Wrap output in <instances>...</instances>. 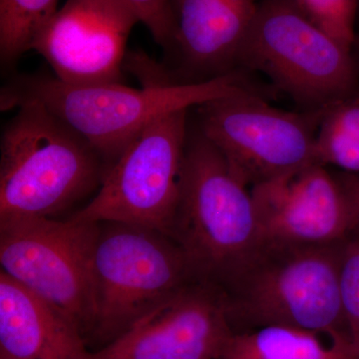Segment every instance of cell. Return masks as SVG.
Returning <instances> with one entry per match:
<instances>
[{
    "label": "cell",
    "instance_id": "1",
    "mask_svg": "<svg viewBox=\"0 0 359 359\" xmlns=\"http://www.w3.org/2000/svg\"><path fill=\"white\" fill-rule=\"evenodd\" d=\"M254 88L236 70L200 82L173 77L131 88L123 83L76 85L34 73L13 77L0 92V109L36 103L62 120L112 166L142 130L161 116Z\"/></svg>",
    "mask_w": 359,
    "mask_h": 359
},
{
    "label": "cell",
    "instance_id": "2",
    "mask_svg": "<svg viewBox=\"0 0 359 359\" xmlns=\"http://www.w3.org/2000/svg\"><path fill=\"white\" fill-rule=\"evenodd\" d=\"M344 243L261 242L221 290L233 332L282 325L351 344L340 292Z\"/></svg>",
    "mask_w": 359,
    "mask_h": 359
},
{
    "label": "cell",
    "instance_id": "3",
    "mask_svg": "<svg viewBox=\"0 0 359 359\" xmlns=\"http://www.w3.org/2000/svg\"><path fill=\"white\" fill-rule=\"evenodd\" d=\"M14 111L0 144V222L55 218L100 187L109 165L39 104Z\"/></svg>",
    "mask_w": 359,
    "mask_h": 359
},
{
    "label": "cell",
    "instance_id": "4",
    "mask_svg": "<svg viewBox=\"0 0 359 359\" xmlns=\"http://www.w3.org/2000/svg\"><path fill=\"white\" fill-rule=\"evenodd\" d=\"M170 237L183 250L194 280L219 290L261 244L249 186L197 127L187 138Z\"/></svg>",
    "mask_w": 359,
    "mask_h": 359
},
{
    "label": "cell",
    "instance_id": "5",
    "mask_svg": "<svg viewBox=\"0 0 359 359\" xmlns=\"http://www.w3.org/2000/svg\"><path fill=\"white\" fill-rule=\"evenodd\" d=\"M237 69L262 73L302 111L327 109L359 93L353 49L313 25L294 0L257 4Z\"/></svg>",
    "mask_w": 359,
    "mask_h": 359
},
{
    "label": "cell",
    "instance_id": "6",
    "mask_svg": "<svg viewBox=\"0 0 359 359\" xmlns=\"http://www.w3.org/2000/svg\"><path fill=\"white\" fill-rule=\"evenodd\" d=\"M93 309L87 346L102 348L186 285L197 283L176 241L162 231L99 223L92 261ZM90 349V348H89Z\"/></svg>",
    "mask_w": 359,
    "mask_h": 359
},
{
    "label": "cell",
    "instance_id": "7",
    "mask_svg": "<svg viewBox=\"0 0 359 359\" xmlns=\"http://www.w3.org/2000/svg\"><path fill=\"white\" fill-rule=\"evenodd\" d=\"M189 111L161 116L142 130L108 169L98 192L71 217L171 235L181 200Z\"/></svg>",
    "mask_w": 359,
    "mask_h": 359
},
{
    "label": "cell",
    "instance_id": "8",
    "mask_svg": "<svg viewBox=\"0 0 359 359\" xmlns=\"http://www.w3.org/2000/svg\"><path fill=\"white\" fill-rule=\"evenodd\" d=\"M195 109L196 127L250 188L318 164L316 135L325 109H278L255 88Z\"/></svg>",
    "mask_w": 359,
    "mask_h": 359
},
{
    "label": "cell",
    "instance_id": "9",
    "mask_svg": "<svg viewBox=\"0 0 359 359\" xmlns=\"http://www.w3.org/2000/svg\"><path fill=\"white\" fill-rule=\"evenodd\" d=\"M99 223L70 216L0 222L1 271L77 323L85 339L93 309L92 261Z\"/></svg>",
    "mask_w": 359,
    "mask_h": 359
},
{
    "label": "cell",
    "instance_id": "10",
    "mask_svg": "<svg viewBox=\"0 0 359 359\" xmlns=\"http://www.w3.org/2000/svg\"><path fill=\"white\" fill-rule=\"evenodd\" d=\"M138 18L120 0H67L33 41L69 84L122 83L126 45Z\"/></svg>",
    "mask_w": 359,
    "mask_h": 359
},
{
    "label": "cell",
    "instance_id": "11",
    "mask_svg": "<svg viewBox=\"0 0 359 359\" xmlns=\"http://www.w3.org/2000/svg\"><path fill=\"white\" fill-rule=\"evenodd\" d=\"M233 334L224 292L192 283L89 359H219Z\"/></svg>",
    "mask_w": 359,
    "mask_h": 359
},
{
    "label": "cell",
    "instance_id": "12",
    "mask_svg": "<svg viewBox=\"0 0 359 359\" xmlns=\"http://www.w3.org/2000/svg\"><path fill=\"white\" fill-rule=\"evenodd\" d=\"M261 242L334 245L355 233L351 207L334 172L320 164L250 188Z\"/></svg>",
    "mask_w": 359,
    "mask_h": 359
},
{
    "label": "cell",
    "instance_id": "13",
    "mask_svg": "<svg viewBox=\"0 0 359 359\" xmlns=\"http://www.w3.org/2000/svg\"><path fill=\"white\" fill-rule=\"evenodd\" d=\"M257 7L255 0H179L174 48L181 57L180 81H205L238 70Z\"/></svg>",
    "mask_w": 359,
    "mask_h": 359
},
{
    "label": "cell",
    "instance_id": "14",
    "mask_svg": "<svg viewBox=\"0 0 359 359\" xmlns=\"http://www.w3.org/2000/svg\"><path fill=\"white\" fill-rule=\"evenodd\" d=\"M72 318L0 273V354L11 359H89Z\"/></svg>",
    "mask_w": 359,
    "mask_h": 359
},
{
    "label": "cell",
    "instance_id": "15",
    "mask_svg": "<svg viewBox=\"0 0 359 359\" xmlns=\"http://www.w3.org/2000/svg\"><path fill=\"white\" fill-rule=\"evenodd\" d=\"M323 337L282 325L233 332L219 359H359L348 342L325 344Z\"/></svg>",
    "mask_w": 359,
    "mask_h": 359
},
{
    "label": "cell",
    "instance_id": "16",
    "mask_svg": "<svg viewBox=\"0 0 359 359\" xmlns=\"http://www.w3.org/2000/svg\"><path fill=\"white\" fill-rule=\"evenodd\" d=\"M316 163L359 175V93L323 113L316 142Z\"/></svg>",
    "mask_w": 359,
    "mask_h": 359
},
{
    "label": "cell",
    "instance_id": "17",
    "mask_svg": "<svg viewBox=\"0 0 359 359\" xmlns=\"http://www.w3.org/2000/svg\"><path fill=\"white\" fill-rule=\"evenodd\" d=\"M58 0H0V57L13 65L58 11Z\"/></svg>",
    "mask_w": 359,
    "mask_h": 359
},
{
    "label": "cell",
    "instance_id": "18",
    "mask_svg": "<svg viewBox=\"0 0 359 359\" xmlns=\"http://www.w3.org/2000/svg\"><path fill=\"white\" fill-rule=\"evenodd\" d=\"M313 25L347 48L355 40L359 0H294Z\"/></svg>",
    "mask_w": 359,
    "mask_h": 359
},
{
    "label": "cell",
    "instance_id": "19",
    "mask_svg": "<svg viewBox=\"0 0 359 359\" xmlns=\"http://www.w3.org/2000/svg\"><path fill=\"white\" fill-rule=\"evenodd\" d=\"M340 292L349 340L359 354V231L342 245Z\"/></svg>",
    "mask_w": 359,
    "mask_h": 359
},
{
    "label": "cell",
    "instance_id": "20",
    "mask_svg": "<svg viewBox=\"0 0 359 359\" xmlns=\"http://www.w3.org/2000/svg\"><path fill=\"white\" fill-rule=\"evenodd\" d=\"M150 32L156 43L174 49L177 20L173 0H120Z\"/></svg>",
    "mask_w": 359,
    "mask_h": 359
},
{
    "label": "cell",
    "instance_id": "21",
    "mask_svg": "<svg viewBox=\"0 0 359 359\" xmlns=\"http://www.w3.org/2000/svg\"><path fill=\"white\" fill-rule=\"evenodd\" d=\"M334 173L348 201L355 231H359V175L341 171L334 172Z\"/></svg>",
    "mask_w": 359,
    "mask_h": 359
},
{
    "label": "cell",
    "instance_id": "22",
    "mask_svg": "<svg viewBox=\"0 0 359 359\" xmlns=\"http://www.w3.org/2000/svg\"><path fill=\"white\" fill-rule=\"evenodd\" d=\"M353 53L359 69V32H356L355 40H354L353 45Z\"/></svg>",
    "mask_w": 359,
    "mask_h": 359
},
{
    "label": "cell",
    "instance_id": "23",
    "mask_svg": "<svg viewBox=\"0 0 359 359\" xmlns=\"http://www.w3.org/2000/svg\"><path fill=\"white\" fill-rule=\"evenodd\" d=\"M0 359H11V358H7V356L4 355V354H0Z\"/></svg>",
    "mask_w": 359,
    "mask_h": 359
},
{
    "label": "cell",
    "instance_id": "24",
    "mask_svg": "<svg viewBox=\"0 0 359 359\" xmlns=\"http://www.w3.org/2000/svg\"><path fill=\"white\" fill-rule=\"evenodd\" d=\"M178 1H179V0H173L174 7H175V6H176L177 2H178Z\"/></svg>",
    "mask_w": 359,
    "mask_h": 359
}]
</instances>
